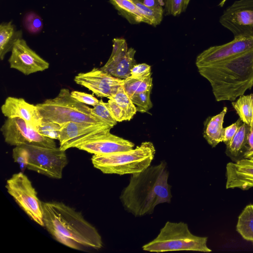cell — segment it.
I'll return each mask as SVG.
<instances>
[{
    "mask_svg": "<svg viewBox=\"0 0 253 253\" xmlns=\"http://www.w3.org/2000/svg\"><path fill=\"white\" fill-rule=\"evenodd\" d=\"M169 176L165 161L131 174L120 196L125 210L135 216H141L153 213L159 204L170 203L172 195Z\"/></svg>",
    "mask_w": 253,
    "mask_h": 253,
    "instance_id": "6da1fadb",
    "label": "cell"
},
{
    "mask_svg": "<svg viewBox=\"0 0 253 253\" xmlns=\"http://www.w3.org/2000/svg\"><path fill=\"white\" fill-rule=\"evenodd\" d=\"M44 226L58 242L73 249H99L101 236L83 215L62 202H42Z\"/></svg>",
    "mask_w": 253,
    "mask_h": 253,
    "instance_id": "7a4b0ae2",
    "label": "cell"
},
{
    "mask_svg": "<svg viewBox=\"0 0 253 253\" xmlns=\"http://www.w3.org/2000/svg\"><path fill=\"white\" fill-rule=\"evenodd\" d=\"M197 68L210 83L217 102L235 101L253 86V49Z\"/></svg>",
    "mask_w": 253,
    "mask_h": 253,
    "instance_id": "3957f363",
    "label": "cell"
},
{
    "mask_svg": "<svg viewBox=\"0 0 253 253\" xmlns=\"http://www.w3.org/2000/svg\"><path fill=\"white\" fill-rule=\"evenodd\" d=\"M156 150L153 144L145 141L131 150L106 155H93L94 168L105 174H132L151 165Z\"/></svg>",
    "mask_w": 253,
    "mask_h": 253,
    "instance_id": "277c9868",
    "label": "cell"
},
{
    "mask_svg": "<svg viewBox=\"0 0 253 253\" xmlns=\"http://www.w3.org/2000/svg\"><path fill=\"white\" fill-rule=\"evenodd\" d=\"M36 106L42 118V121L60 125L68 122L106 124L92 113L91 108L72 97L67 88L61 89L55 97Z\"/></svg>",
    "mask_w": 253,
    "mask_h": 253,
    "instance_id": "5b68a950",
    "label": "cell"
},
{
    "mask_svg": "<svg viewBox=\"0 0 253 253\" xmlns=\"http://www.w3.org/2000/svg\"><path fill=\"white\" fill-rule=\"evenodd\" d=\"M208 237L192 234L183 222L167 221L154 240L142 246L143 250L151 252L192 251L209 253Z\"/></svg>",
    "mask_w": 253,
    "mask_h": 253,
    "instance_id": "8992f818",
    "label": "cell"
},
{
    "mask_svg": "<svg viewBox=\"0 0 253 253\" xmlns=\"http://www.w3.org/2000/svg\"><path fill=\"white\" fill-rule=\"evenodd\" d=\"M5 188L16 203L34 221L44 226L42 202L28 177L23 172L13 174Z\"/></svg>",
    "mask_w": 253,
    "mask_h": 253,
    "instance_id": "52a82bcc",
    "label": "cell"
},
{
    "mask_svg": "<svg viewBox=\"0 0 253 253\" xmlns=\"http://www.w3.org/2000/svg\"><path fill=\"white\" fill-rule=\"evenodd\" d=\"M22 145L28 153L27 169L51 178H62L63 170L68 164L65 151L57 147Z\"/></svg>",
    "mask_w": 253,
    "mask_h": 253,
    "instance_id": "ba28073f",
    "label": "cell"
},
{
    "mask_svg": "<svg viewBox=\"0 0 253 253\" xmlns=\"http://www.w3.org/2000/svg\"><path fill=\"white\" fill-rule=\"evenodd\" d=\"M5 142L12 146L34 145L46 148H55L54 139L39 131L19 117L7 118L0 128Z\"/></svg>",
    "mask_w": 253,
    "mask_h": 253,
    "instance_id": "9c48e42d",
    "label": "cell"
},
{
    "mask_svg": "<svg viewBox=\"0 0 253 253\" xmlns=\"http://www.w3.org/2000/svg\"><path fill=\"white\" fill-rule=\"evenodd\" d=\"M219 22L236 37L253 38V0L234 1L223 12Z\"/></svg>",
    "mask_w": 253,
    "mask_h": 253,
    "instance_id": "30bf717a",
    "label": "cell"
},
{
    "mask_svg": "<svg viewBox=\"0 0 253 253\" xmlns=\"http://www.w3.org/2000/svg\"><path fill=\"white\" fill-rule=\"evenodd\" d=\"M74 81L76 84L92 91L98 97L108 99L113 98L119 87L124 83V79L115 77L97 68L78 74Z\"/></svg>",
    "mask_w": 253,
    "mask_h": 253,
    "instance_id": "8fae6325",
    "label": "cell"
},
{
    "mask_svg": "<svg viewBox=\"0 0 253 253\" xmlns=\"http://www.w3.org/2000/svg\"><path fill=\"white\" fill-rule=\"evenodd\" d=\"M253 49V38L236 37L225 44L211 46L200 53L196 59L197 68L240 55Z\"/></svg>",
    "mask_w": 253,
    "mask_h": 253,
    "instance_id": "7c38bea8",
    "label": "cell"
},
{
    "mask_svg": "<svg viewBox=\"0 0 253 253\" xmlns=\"http://www.w3.org/2000/svg\"><path fill=\"white\" fill-rule=\"evenodd\" d=\"M113 128L106 124H84L68 122L62 125L58 140L64 151L76 148L82 143Z\"/></svg>",
    "mask_w": 253,
    "mask_h": 253,
    "instance_id": "4fadbf2b",
    "label": "cell"
},
{
    "mask_svg": "<svg viewBox=\"0 0 253 253\" xmlns=\"http://www.w3.org/2000/svg\"><path fill=\"white\" fill-rule=\"evenodd\" d=\"M135 52L134 48H128L124 39L115 38L113 40V49L110 58L100 68L115 77L126 79L130 76L131 69L136 64L134 59Z\"/></svg>",
    "mask_w": 253,
    "mask_h": 253,
    "instance_id": "5bb4252c",
    "label": "cell"
},
{
    "mask_svg": "<svg viewBox=\"0 0 253 253\" xmlns=\"http://www.w3.org/2000/svg\"><path fill=\"white\" fill-rule=\"evenodd\" d=\"M8 59L10 67L25 75L43 71L49 68V63L39 56L21 39L14 43Z\"/></svg>",
    "mask_w": 253,
    "mask_h": 253,
    "instance_id": "9a60e30c",
    "label": "cell"
},
{
    "mask_svg": "<svg viewBox=\"0 0 253 253\" xmlns=\"http://www.w3.org/2000/svg\"><path fill=\"white\" fill-rule=\"evenodd\" d=\"M133 142L107 131L89 139L76 148L93 155H106L133 149Z\"/></svg>",
    "mask_w": 253,
    "mask_h": 253,
    "instance_id": "2e32d148",
    "label": "cell"
},
{
    "mask_svg": "<svg viewBox=\"0 0 253 253\" xmlns=\"http://www.w3.org/2000/svg\"><path fill=\"white\" fill-rule=\"evenodd\" d=\"M226 176V189L247 190L253 187V157L228 163Z\"/></svg>",
    "mask_w": 253,
    "mask_h": 253,
    "instance_id": "e0dca14e",
    "label": "cell"
},
{
    "mask_svg": "<svg viewBox=\"0 0 253 253\" xmlns=\"http://www.w3.org/2000/svg\"><path fill=\"white\" fill-rule=\"evenodd\" d=\"M1 111L7 118L19 117L38 130L42 118L36 105L27 102L24 99L8 97L1 106Z\"/></svg>",
    "mask_w": 253,
    "mask_h": 253,
    "instance_id": "ac0fdd59",
    "label": "cell"
},
{
    "mask_svg": "<svg viewBox=\"0 0 253 253\" xmlns=\"http://www.w3.org/2000/svg\"><path fill=\"white\" fill-rule=\"evenodd\" d=\"M227 110V107H224L219 114L208 117L204 122L203 136L212 147L223 142L224 129L223 124Z\"/></svg>",
    "mask_w": 253,
    "mask_h": 253,
    "instance_id": "d6986e66",
    "label": "cell"
},
{
    "mask_svg": "<svg viewBox=\"0 0 253 253\" xmlns=\"http://www.w3.org/2000/svg\"><path fill=\"white\" fill-rule=\"evenodd\" d=\"M250 129V126L243 123L231 141L226 145L225 153L233 162L244 158Z\"/></svg>",
    "mask_w": 253,
    "mask_h": 253,
    "instance_id": "ffe728a7",
    "label": "cell"
},
{
    "mask_svg": "<svg viewBox=\"0 0 253 253\" xmlns=\"http://www.w3.org/2000/svg\"><path fill=\"white\" fill-rule=\"evenodd\" d=\"M21 30H17L12 21L3 22L0 25V58L2 60L5 54L11 51L17 41L22 39Z\"/></svg>",
    "mask_w": 253,
    "mask_h": 253,
    "instance_id": "44dd1931",
    "label": "cell"
},
{
    "mask_svg": "<svg viewBox=\"0 0 253 253\" xmlns=\"http://www.w3.org/2000/svg\"><path fill=\"white\" fill-rule=\"evenodd\" d=\"M120 15L130 24L145 23L144 19L140 13L133 0H109Z\"/></svg>",
    "mask_w": 253,
    "mask_h": 253,
    "instance_id": "7402d4cb",
    "label": "cell"
},
{
    "mask_svg": "<svg viewBox=\"0 0 253 253\" xmlns=\"http://www.w3.org/2000/svg\"><path fill=\"white\" fill-rule=\"evenodd\" d=\"M236 230L244 239L253 242V204L246 206L239 215Z\"/></svg>",
    "mask_w": 253,
    "mask_h": 253,
    "instance_id": "603a6c76",
    "label": "cell"
},
{
    "mask_svg": "<svg viewBox=\"0 0 253 253\" xmlns=\"http://www.w3.org/2000/svg\"><path fill=\"white\" fill-rule=\"evenodd\" d=\"M231 104L241 121L250 126L253 122V93L242 95Z\"/></svg>",
    "mask_w": 253,
    "mask_h": 253,
    "instance_id": "cb8c5ba5",
    "label": "cell"
},
{
    "mask_svg": "<svg viewBox=\"0 0 253 253\" xmlns=\"http://www.w3.org/2000/svg\"><path fill=\"white\" fill-rule=\"evenodd\" d=\"M152 75L140 79L130 76L124 79V86L129 96L135 93L151 90L153 86Z\"/></svg>",
    "mask_w": 253,
    "mask_h": 253,
    "instance_id": "d4e9b609",
    "label": "cell"
},
{
    "mask_svg": "<svg viewBox=\"0 0 253 253\" xmlns=\"http://www.w3.org/2000/svg\"><path fill=\"white\" fill-rule=\"evenodd\" d=\"M113 98L125 113L126 121H130L136 113L135 105L126 92L123 85L120 86Z\"/></svg>",
    "mask_w": 253,
    "mask_h": 253,
    "instance_id": "484cf974",
    "label": "cell"
},
{
    "mask_svg": "<svg viewBox=\"0 0 253 253\" xmlns=\"http://www.w3.org/2000/svg\"><path fill=\"white\" fill-rule=\"evenodd\" d=\"M133 0L144 19L145 23L153 26L160 24L163 19L164 9L150 8L145 6L136 0Z\"/></svg>",
    "mask_w": 253,
    "mask_h": 253,
    "instance_id": "4316f807",
    "label": "cell"
},
{
    "mask_svg": "<svg viewBox=\"0 0 253 253\" xmlns=\"http://www.w3.org/2000/svg\"><path fill=\"white\" fill-rule=\"evenodd\" d=\"M91 110L95 115L112 127L117 125L118 122L113 117L107 102H104L101 99L97 105L91 108Z\"/></svg>",
    "mask_w": 253,
    "mask_h": 253,
    "instance_id": "83f0119b",
    "label": "cell"
},
{
    "mask_svg": "<svg viewBox=\"0 0 253 253\" xmlns=\"http://www.w3.org/2000/svg\"><path fill=\"white\" fill-rule=\"evenodd\" d=\"M151 91L133 94L129 96L138 112L146 113L152 107L150 99Z\"/></svg>",
    "mask_w": 253,
    "mask_h": 253,
    "instance_id": "f1b7e54d",
    "label": "cell"
},
{
    "mask_svg": "<svg viewBox=\"0 0 253 253\" xmlns=\"http://www.w3.org/2000/svg\"><path fill=\"white\" fill-rule=\"evenodd\" d=\"M62 125L52 122L42 121L39 126V132L46 137L53 139H59Z\"/></svg>",
    "mask_w": 253,
    "mask_h": 253,
    "instance_id": "f546056e",
    "label": "cell"
},
{
    "mask_svg": "<svg viewBox=\"0 0 253 253\" xmlns=\"http://www.w3.org/2000/svg\"><path fill=\"white\" fill-rule=\"evenodd\" d=\"M190 0H165L166 14L177 16L184 12Z\"/></svg>",
    "mask_w": 253,
    "mask_h": 253,
    "instance_id": "4dcf8cb0",
    "label": "cell"
},
{
    "mask_svg": "<svg viewBox=\"0 0 253 253\" xmlns=\"http://www.w3.org/2000/svg\"><path fill=\"white\" fill-rule=\"evenodd\" d=\"M24 24L26 29L32 34L40 32L43 27L41 18L34 12L29 13L25 16Z\"/></svg>",
    "mask_w": 253,
    "mask_h": 253,
    "instance_id": "1f68e13d",
    "label": "cell"
},
{
    "mask_svg": "<svg viewBox=\"0 0 253 253\" xmlns=\"http://www.w3.org/2000/svg\"><path fill=\"white\" fill-rule=\"evenodd\" d=\"M12 158L15 163H17L22 172L27 169L28 163V153L23 145L17 146L13 149Z\"/></svg>",
    "mask_w": 253,
    "mask_h": 253,
    "instance_id": "d6a6232c",
    "label": "cell"
},
{
    "mask_svg": "<svg viewBox=\"0 0 253 253\" xmlns=\"http://www.w3.org/2000/svg\"><path fill=\"white\" fill-rule=\"evenodd\" d=\"M152 75L151 66L146 63L136 64L131 69L130 77L143 79Z\"/></svg>",
    "mask_w": 253,
    "mask_h": 253,
    "instance_id": "836d02e7",
    "label": "cell"
},
{
    "mask_svg": "<svg viewBox=\"0 0 253 253\" xmlns=\"http://www.w3.org/2000/svg\"><path fill=\"white\" fill-rule=\"evenodd\" d=\"M71 95L78 101L92 106L97 105L99 101L93 95L79 91H71Z\"/></svg>",
    "mask_w": 253,
    "mask_h": 253,
    "instance_id": "e575fe53",
    "label": "cell"
},
{
    "mask_svg": "<svg viewBox=\"0 0 253 253\" xmlns=\"http://www.w3.org/2000/svg\"><path fill=\"white\" fill-rule=\"evenodd\" d=\"M107 103L113 117L118 122L126 121L124 112L113 98L109 99Z\"/></svg>",
    "mask_w": 253,
    "mask_h": 253,
    "instance_id": "d590c367",
    "label": "cell"
},
{
    "mask_svg": "<svg viewBox=\"0 0 253 253\" xmlns=\"http://www.w3.org/2000/svg\"><path fill=\"white\" fill-rule=\"evenodd\" d=\"M243 123V122L239 118L235 122L224 128L223 142L225 145L231 141Z\"/></svg>",
    "mask_w": 253,
    "mask_h": 253,
    "instance_id": "8d00e7d4",
    "label": "cell"
},
{
    "mask_svg": "<svg viewBox=\"0 0 253 253\" xmlns=\"http://www.w3.org/2000/svg\"><path fill=\"white\" fill-rule=\"evenodd\" d=\"M253 157V122L250 126V129L248 135L246 150L244 158Z\"/></svg>",
    "mask_w": 253,
    "mask_h": 253,
    "instance_id": "74e56055",
    "label": "cell"
},
{
    "mask_svg": "<svg viewBox=\"0 0 253 253\" xmlns=\"http://www.w3.org/2000/svg\"><path fill=\"white\" fill-rule=\"evenodd\" d=\"M146 6L158 9H164L165 0H136Z\"/></svg>",
    "mask_w": 253,
    "mask_h": 253,
    "instance_id": "f35d334b",
    "label": "cell"
},
{
    "mask_svg": "<svg viewBox=\"0 0 253 253\" xmlns=\"http://www.w3.org/2000/svg\"><path fill=\"white\" fill-rule=\"evenodd\" d=\"M227 1V0H222L218 4V6L222 7L224 6L225 2Z\"/></svg>",
    "mask_w": 253,
    "mask_h": 253,
    "instance_id": "ab89813d",
    "label": "cell"
}]
</instances>
